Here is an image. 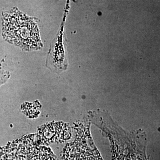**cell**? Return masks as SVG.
Segmentation results:
<instances>
[{
  "label": "cell",
  "mask_w": 160,
  "mask_h": 160,
  "mask_svg": "<svg viewBox=\"0 0 160 160\" xmlns=\"http://www.w3.org/2000/svg\"><path fill=\"white\" fill-rule=\"evenodd\" d=\"M3 36L8 42L23 50H38L42 47L37 24L25 17H11L4 20Z\"/></svg>",
  "instance_id": "cell-1"
}]
</instances>
